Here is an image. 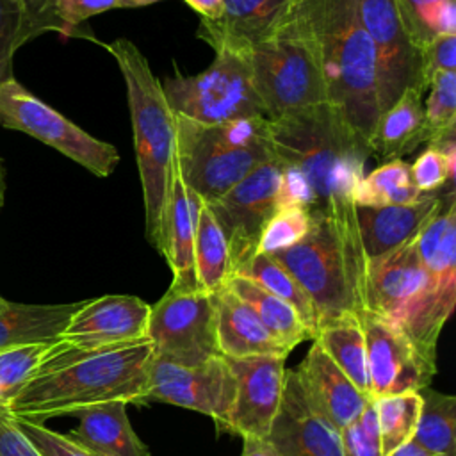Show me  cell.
<instances>
[{
  "instance_id": "19",
  "label": "cell",
  "mask_w": 456,
  "mask_h": 456,
  "mask_svg": "<svg viewBox=\"0 0 456 456\" xmlns=\"http://www.w3.org/2000/svg\"><path fill=\"white\" fill-rule=\"evenodd\" d=\"M297 0H223L216 20H201L198 37L216 52H248L274 34L292 14Z\"/></svg>"
},
{
  "instance_id": "27",
  "label": "cell",
  "mask_w": 456,
  "mask_h": 456,
  "mask_svg": "<svg viewBox=\"0 0 456 456\" xmlns=\"http://www.w3.org/2000/svg\"><path fill=\"white\" fill-rule=\"evenodd\" d=\"M189 200L194 217V274L198 290L216 294L232 276V262L224 235L210 208L192 196Z\"/></svg>"
},
{
  "instance_id": "39",
  "label": "cell",
  "mask_w": 456,
  "mask_h": 456,
  "mask_svg": "<svg viewBox=\"0 0 456 456\" xmlns=\"http://www.w3.org/2000/svg\"><path fill=\"white\" fill-rule=\"evenodd\" d=\"M312 212L305 207H280L265 223L256 253H278L297 244L312 228Z\"/></svg>"
},
{
  "instance_id": "30",
  "label": "cell",
  "mask_w": 456,
  "mask_h": 456,
  "mask_svg": "<svg viewBox=\"0 0 456 456\" xmlns=\"http://www.w3.org/2000/svg\"><path fill=\"white\" fill-rule=\"evenodd\" d=\"M331 362L353 381V385L370 397L367 351L362 322L358 315H346L317 330L314 338ZM372 399V397H370Z\"/></svg>"
},
{
  "instance_id": "2",
  "label": "cell",
  "mask_w": 456,
  "mask_h": 456,
  "mask_svg": "<svg viewBox=\"0 0 456 456\" xmlns=\"http://www.w3.org/2000/svg\"><path fill=\"white\" fill-rule=\"evenodd\" d=\"M310 212V232L273 256L312 299L319 328L346 315L360 317L365 312L367 258L356 226L354 201L338 200Z\"/></svg>"
},
{
  "instance_id": "42",
  "label": "cell",
  "mask_w": 456,
  "mask_h": 456,
  "mask_svg": "<svg viewBox=\"0 0 456 456\" xmlns=\"http://www.w3.org/2000/svg\"><path fill=\"white\" fill-rule=\"evenodd\" d=\"M16 424L43 456H93L68 435L53 431L45 424L25 419H16Z\"/></svg>"
},
{
  "instance_id": "51",
  "label": "cell",
  "mask_w": 456,
  "mask_h": 456,
  "mask_svg": "<svg viewBox=\"0 0 456 456\" xmlns=\"http://www.w3.org/2000/svg\"><path fill=\"white\" fill-rule=\"evenodd\" d=\"M4 196H5V169L0 160V207L4 205Z\"/></svg>"
},
{
  "instance_id": "40",
  "label": "cell",
  "mask_w": 456,
  "mask_h": 456,
  "mask_svg": "<svg viewBox=\"0 0 456 456\" xmlns=\"http://www.w3.org/2000/svg\"><path fill=\"white\" fill-rule=\"evenodd\" d=\"M344 456H383L374 399L363 408L358 419L340 429Z\"/></svg>"
},
{
  "instance_id": "47",
  "label": "cell",
  "mask_w": 456,
  "mask_h": 456,
  "mask_svg": "<svg viewBox=\"0 0 456 456\" xmlns=\"http://www.w3.org/2000/svg\"><path fill=\"white\" fill-rule=\"evenodd\" d=\"M242 438V456H280L278 449L267 436L246 435Z\"/></svg>"
},
{
  "instance_id": "50",
  "label": "cell",
  "mask_w": 456,
  "mask_h": 456,
  "mask_svg": "<svg viewBox=\"0 0 456 456\" xmlns=\"http://www.w3.org/2000/svg\"><path fill=\"white\" fill-rule=\"evenodd\" d=\"M160 0H118L119 9H134V7H144L150 4H155Z\"/></svg>"
},
{
  "instance_id": "3",
  "label": "cell",
  "mask_w": 456,
  "mask_h": 456,
  "mask_svg": "<svg viewBox=\"0 0 456 456\" xmlns=\"http://www.w3.org/2000/svg\"><path fill=\"white\" fill-rule=\"evenodd\" d=\"M273 155L301 173L315 196V208L351 200L363 178L370 146L331 105L321 103L269 119Z\"/></svg>"
},
{
  "instance_id": "4",
  "label": "cell",
  "mask_w": 456,
  "mask_h": 456,
  "mask_svg": "<svg viewBox=\"0 0 456 456\" xmlns=\"http://www.w3.org/2000/svg\"><path fill=\"white\" fill-rule=\"evenodd\" d=\"M105 48L114 57L126 86L142 189L144 232L146 239L159 249L171 173L176 162V114L167 103L162 82L132 41L119 37Z\"/></svg>"
},
{
  "instance_id": "11",
  "label": "cell",
  "mask_w": 456,
  "mask_h": 456,
  "mask_svg": "<svg viewBox=\"0 0 456 456\" xmlns=\"http://www.w3.org/2000/svg\"><path fill=\"white\" fill-rule=\"evenodd\" d=\"M146 337L155 358L183 367H196L221 354L216 338L214 294L167 289L150 306Z\"/></svg>"
},
{
  "instance_id": "22",
  "label": "cell",
  "mask_w": 456,
  "mask_h": 456,
  "mask_svg": "<svg viewBox=\"0 0 456 456\" xmlns=\"http://www.w3.org/2000/svg\"><path fill=\"white\" fill-rule=\"evenodd\" d=\"M217 349L226 358L289 356L287 349L228 287L214 294Z\"/></svg>"
},
{
  "instance_id": "7",
  "label": "cell",
  "mask_w": 456,
  "mask_h": 456,
  "mask_svg": "<svg viewBox=\"0 0 456 456\" xmlns=\"http://www.w3.org/2000/svg\"><path fill=\"white\" fill-rule=\"evenodd\" d=\"M454 303L456 296L431 281L413 240L367 262L365 310L395 322L431 358H436V342Z\"/></svg>"
},
{
  "instance_id": "5",
  "label": "cell",
  "mask_w": 456,
  "mask_h": 456,
  "mask_svg": "<svg viewBox=\"0 0 456 456\" xmlns=\"http://www.w3.org/2000/svg\"><path fill=\"white\" fill-rule=\"evenodd\" d=\"M317 41L328 103L369 142L381 114L372 43L356 0H299Z\"/></svg>"
},
{
  "instance_id": "1",
  "label": "cell",
  "mask_w": 456,
  "mask_h": 456,
  "mask_svg": "<svg viewBox=\"0 0 456 456\" xmlns=\"http://www.w3.org/2000/svg\"><path fill=\"white\" fill-rule=\"evenodd\" d=\"M153 356L148 338L100 349H78L59 340L9 411L16 419L45 424L109 401L141 403Z\"/></svg>"
},
{
  "instance_id": "26",
  "label": "cell",
  "mask_w": 456,
  "mask_h": 456,
  "mask_svg": "<svg viewBox=\"0 0 456 456\" xmlns=\"http://www.w3.org/2000/svg\"><path fill=\"white\" fill-rule=\"evenodd\" d=\"M84 301L59 305L7 301L0 310V351L23 344L59 342L69 319Z\"/></svg>"
},
{
  "instance_id": "35",
  "label": "cell",
  "mask_w": 456,
  "mask_h": 456,
  "mask_svg": "<svg viewBox=\"0 0 456 456\" xmlns=\"http://www.w3.org/2000/svg\"><path fill=\"white\" fill-rule=\"evenodd\" d=\"M422 142L431 144L454 137L456 125V71L435 73L428 86Z\"/></svg>"
},
{
  "instance_id": "49",
  "label": "cell",
  "mask_w": 456,
  "mask_h": 456,
  "mask_svg": "<svg viewBox=\"0 0 456 456\" xmlns=\"http://www.w3.org/2000/svg\"><path fill=\"white\" fill-rule=\"evenodd\" d=\"M390 456H436V454L428 452L426 449L419 447V445L413 444V442H408L406 445H403V447H399L397 451H394Z\"/></svg>"
},
{
  "instance_id": "38",
  "label": "cell",
  "mask_w": 456,
  "mask_h": 456,
  "mask_svg": "<svg viewBox=\"0 0 456 456\" xmlns=\"http://www.w3.org/2000/svg\"><path fill=\"white\" fill-rule=\"evenodd\" d=\"M456 167L454 137L428 144L410 164V175L420 194H435L445 185H452Z\"/></svg>"
},
{
  "instance_id": "16",
  "label": "cell",
  "mask_w": 456,
  "mask_h": 456,
  "mask_svg": "<svg viewBox=\"0 0 456 456\" xmlns=\"http://www.w3.org/2000/svg\"><path fill=\"white\" fill-rule=\"evenodd\" d=\"M267 438L280 456H344L340 431L314 404L296 369H287L281 404Z\"/></svg>"
},
{
  "instance_id": "6",
  "label": "cell",
  "mask_w": 456,
  "mask_h": 456,
  "mask_svg": "<svg viewBox=\"0 0 456 456\" xmlns=\"http://www.w3.org/2000/svg\"><path fill=\"white\" fill-rule=\"evenodd\" d=\"M271 159L267 118L203 125L176 114V166L187 191L205 205Z\"/></svg>"
},
{
  "instance_id": "33",
  "label": "cell",
  "mask_w": 456,
  "mask_h": 456,
  "mask_svg": "<svg viewBox=\"0 0 456 456\" xmlns=\"http://www.w3.org/2000/svg\"><path fill=\"white\" fill-rule=\"evenodd\" d=\"M420 194L410 175V164L403 159H392L379 164L358 182L353 201L358 205H410Z\"/></svg>"
},
{
  "instance_id": "41",
  "label": "cell",
  "mask_w": 456,
  "mask_h": 456,
  "mask_svg": "<svg viewBox=\"0 0 456 456\" xmlns=\"http://www.w3.org/2000/svg\"><path fill=\"white\" fill-rule=\"evenodd\" d=\"M23 12L20 0H0V86L12 80V57L21 46Z\"/></svg>"
},
{
  "instance_id": "36",
  "label": "cell",
  "mask_w": 456,
  "mask_h": 456,
  "mask_svg": "<svg viewBox=\"0 0 456 456\" xmlns=\"http://www.w3.org/2000/svg\"><path fill=\"white\" fill-rule=\"evenodd\" d=\"M397 5L420 50L438 36L456 34V0H397Z\"/></svg>"
},
{
  "instance_id": "17",
  "label": "cell",
  "mask_w": 456,
  "mask_h": 456,
  "mask_svg": "<svg viewBox=\"0 0 456 456\" xmlns=\"http://www.w3.org/2000/svg\"><path fill=\"white\" fill-rule=\"evenodd\" d=\"M226 358V356H224ZM287 356L226 358L235 376L230 433L267 436L281 404Z\"/></svg>"
},
{
  "instance_id": "31",
  "label": "cell",
  "mask_w": 456,
  "mask_h": 456,
  "mask_svg": "<svg viewBox=\"0 0 456 456\" xmlns=\"http://www.w3.org/2000/svg\"><path fill=\"white\" fill-rule=\"evenodd\" d=\"M235 274L249 278L267 292L289 303L299 315L305 328L308 330L312 340L315 338V333L319 330V317L312 299L297 283V280L273 255L269 253L253 255Z\"/></svg>"
},
{
  "instance_id": "18",
  "label": "cell",
  "mask_w": 456,
  "mask_h": 456,
  "mask_svg": "<svg viewBox=\"0 0 456 456\" xmlns=\"http://www.w3.org/2000/svg\"><path fill=\"white\" fill-rule=\"evenodd\" d=\"M150 305L137 296L109 294L86 299L61 335L78 349H100L146 340Z\"/></svg>"
},
{
  "instance_id": "34",
  "label": "cell",
  "mask_w": 456,
  "mask_h": 456,
  "mask_svg": "<svg viewBox=\"0 0 456 456\" xmlns=\"http://www.w3.org/2000/svg\"><path fill=\"white\" fill-rule=\"evenodd\" d=\"M379 440H381V454L390 456L399 447L411 442L422 399L419 392H404L392 394L374 399Z\"/></svg>"
},
{
  "instance_id": "52",
  "label": "cell",
  "mask_w": 456,
  "mask_h": 456,
  "mask_svg": "<svg viewBox=\"0 0 456 456\" xmlns=\"http://www.w3.org/2000/svg\"><path fill=\"white\" fill-rule=\"evenodd\" d=\"M5 305H7V299H5V297H2V296H0V310H2V308H4V306H5Z\"/></svg>"
},
{
  "instance_id": "37",
  "label": "cell",
  "mask_w": 456,
  "mask_h": 456,
  "mask_svg": "<svg viewBox=\"0 0 456 456\" xmlns=\"http://www.w3.org/2000/svg\"><path fill=\"white\" fill-rule=\"evenodd\" d=\"M57 342L12 346L0 351V410H9Z\"/></svg>"
},
{
  "instance_id": "46",
  "label": "cell",
  "mask_w": 456,
  "mask_h": 456,
  "mask_svg": "<svg viewBox=\"0 0 456 456\" xmlns=\"http://www.w3.org/2000/svg\"><path fill=\"white\" fill-rule=\"evenodd\" d=\"M0 456H43L18 428L9 410H0Z\"/></svg>"
},
{
  "instance_id": "10",
  "label": "cell",
  "mask_w": 456,
  "mask_h": 456,
  "mask_svg": "<svg viewBox=\"0 0 456 456\" xmlns=\"http://www.w3.org/2000/svg\"><path fill=\"white\" fill-rule=\"evenodd\" d=\"M0 125L52 146L100 178H107L119 164L116 146L93 137L14 78L0 86Z\"/></svg>"
},
{
  "instance_id": "14",
  "label": "cell",
  "mask_w": 456,
  "mask_h": 456,
  "mask_svg": "<svg viewBox=\"0 0 456 456\" xmlns=\"http://www.w3.org/2000/svg\"><path fill=\"white\" fill-rule=\"evenodd\" d=\"M280 176L281 162L274 157L207 205L228 244L232 274L258 251L262 230L278 208Z\"/></svg>"
},
{
  "instance_id": "32",
  "label": "cell",
  "mask_w": 456,
  "mask_h": 456,
  "mask_svg": "<svg viewBox=\"0 0 456 456\" xmlns=\"http://www.w3.org/2000/svg\"><path fill=\"white\" fill-rule=\"evenodd\" d=\"M419 394L422 406L411 442L436 456H456V397L431 387Z\"/></svg>"
},
{
  "instance_id": "8",
  "label": "cell",
  "mask_w": 456,
  "mask_h": 456,
  "mask_svg": "<svg viewBox=\"0 0 456 456\" xmlns=\"http://www.w3.org/2000/svg\"><path fill=\"white\" fill-rule=\"evenodd\" d=\"M267 119L328 102L317 41L299 5L246 55Z\"/></svg>"
},
{
  "instance_id": "29",
  "label": "cell",
  "mask_w": 456,
  "mask_h": 456,
  "mask_svg": "<svg viewBox=\"0 0 456 456\" xmlns=\"http://www.w3.org/2000/svg\"><path fill=\"white\" fill-rule=\"evenodd\" d=\"M226 287L240 297L260 319V322L287 347L294 349L305 340H312L308 330L301 322L296 310L276 297L274 294L262 289L258 283L251 281L246 276L232 274L226 281Z\"/></svg>"
},
{
  "instance_id": "43",
  "label": "cell",
  "mask_w": 456,
  "mask_h": 456,
  "mask_svg": "<svg viewBox=\"0 0 456 456\" xmlns=\"http://www.w3.org/2000/svg\"><path fill=\"white\" fill-rule=\"evenodd\" d=\"M23 23H21V45L45 34L59 32L64 36V28L55 14L53 0H20Z\"/></svg>"
},
{
  "instance_id": "20",
  "label": "cell",
  "mask_w": 456,
  "mask_h": 456,
  "mask_svg": "<svg viewBox=\"0 0 456 456\" xmlns=\"http://www.w3.org/2000/svg\"><path fill=\"white\" fill-rule=\"evenodd\" d=\"M444 194H424L410 205H358L354 217L367 262L378 260L397 248L411 242L433 212L440 207Z\"/></svg>"
},
{
  "instance_id": "44",
  "label": "cell",
  "mask_w": 456,
  "mask_h": 456,
  "mask_svg": "<svg viewBox=\"0 0 456 456\" xmlns=\"http://www.w3.org/2000/svg\"><path fill=\"white\" fill-rule=\"evenodd\" d=\"M55 14L64 28V36H75L78 25L100 12L119 9L118 0H53Z\"/></svg>"
},
{
  "instance_id": "45",
  "label": "cell",
  "mask_w": 456,
  "mask_h": 456,
  "mask_svg": "<svg viewBox=\"0 0 456 456\" xmlns=\"http://www.w3.org/2000/svg\"><path fill=\"white\" fill-rule=\"evenodd\" d=\"M420 53L424 82L429 86L435 73L456 71V34H445L431 39L426 46H422Z\"/></svg>"
},
{
  "instance_id": "25",
  "label": "cell",
  "mask_w": 456,
  "mask_h": 456,
  "mask_svg": "<svg viewBox=\"0 0 456 456\" xmlns=\"http://www.w3.org/2000/svg\"><path fill=\"white\" fill-rule=\"evenodd\" d=\"M419 258L435 287L456 296V201L451 189L413 239Z\"/></svg>"
},
{
  "instance_id": "12",
  "label": "cell",
  "mask_w": 456,
  "mask_h": 456,
  "mask_svg": "<svg viewBox=\"0 0 456 456\" xmlns=\"http://www.w3.org/2000/svg\"><path fill=\"white\" fill-rule=\"evenodd\" d=\"M360 21L372 43L381 112L406 89H428L422 53L401 14L397 0H356Z\"/></svg>"
},
{
  "instance_id": "24",
  "label": "cell",
  "mask_w": 456,
  "mask_h": 456,
  "mask_svg": "<svg viewBox=\"0 0 456 456\" xmlns=\"http://www.w3.org/2000/svg\"><path fill=\"white\" fill-rule=\"evenodd\" d=\"M157 251L166 258L171 269L173 280L169 289L198 290L194 274V217L187 187L182 182L176 162L171 173L162 237Z\"/></svg>"
},
{
  "instance_id": "21",
  "label": "cell",
  "mask_w": 456,
  "mask_h": 456,
  "mask_svg": "<svg viewBox=\"0 0 456 456\" xmlns=\"http://www.w3.org/2000/svg\"><path fill=\"white\" fill-rule=\"evenodd\" d=\"M294 369L314 404L338 431L358 419L370 401L315 340H312L306 356Z\"/></svg>"
},
{
  "instance_id": "28",
  "label": "cell",
  "mask_w": 456,
  "mask_h": 456,
  "mask_svg": "<svg viewBox=\"0 0 456 456\" xmlns=\"http://www.w3.org/2000/svg\"><path fill=\"white\" fill-rule=\"evenodd\" d=\"M422 93L406 89L388 109H385L376 123L370 137V151L392 160L410 153L422 142Z\"/></svg>"
},
{
  "instance_id": "13",
  "label": "cell",
  "mask_w": 456,
  "mask_h": 456,
  "mask_svg": "<svg viewBox=\"0 0 456 456\" xmlns=\"http://www.w3.org/2000/svg\"><path fill=\"white\" fill-rule=\"evenodd\" d=\"M144 401L194 410L210 417L217 433H230L235 376L223 354L196 367H183L153 356L141 403Z\"/></svg>"
},
{
  "instance_id": "15",
  "label": "cell",
  "mask_w": 456,
  "mask_h": 456,
  "mask_svg": "<svg viewBox=\"0 0 456 456\" xmlns=\"http://www.w3.org/2000/svg\"><path fill=\"white\" fill-rule=\"evenodd\" d=\"M370 397L420 392L436 374V358L424 354L390 319L365 310L360 315Z\"/></svg>"
},
{
  "instance_id": "23",
  "label": "cell",
  "mask_w": 456,
  "mask_h": 456,
  "mask_svg": "<svg viewBox=\"0 0 456 456\" xmlns=\"http://www.w3.org/2000/svg\"><path fill=\"white\" fill-rule=\"evenodd\" d=\"M126 401H109L77 411V428L66 433L93 456H151L135 435Z\"/></svg>"
},
{
  "instance_id": "48",
  "label": "cell",
  "mask_w": 456,
  "mask_h": 456,
  "mask_svg": "<svg viewBox=\"0 0 456 456\" xmlns=\"http://www.w3.org/2000/svg\"><path fill=\"white\" fill-rule=\"evenodd\" d=\"M201 20H216L223 11V0H183Z\"/></svg>"
},
{
  "instance_id": "9",
  "label": "cell",
  "mask_w": 456,
  "mask_h": 456,
  "mask_svg": "<svg viewBox=\"0 0 456 456\" xmlns=\"http://www.w3.org/2000/svg\"><path fill=\"white\" fill-rule=\"evenodd\" d=\"M162 89L175 114L203 125L267 118L248 59L233 52H216L212 64L198 75H185L175 64Z\"/></svg>"
}]
</instances>
